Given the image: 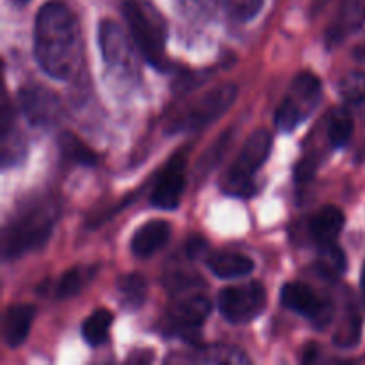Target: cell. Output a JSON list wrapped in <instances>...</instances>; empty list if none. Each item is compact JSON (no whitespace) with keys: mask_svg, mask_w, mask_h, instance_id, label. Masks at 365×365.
Masks as SVG:
<instances>
[{"mask_svg":"<svg viewBox=\"0 0 365 365\" xmlns=\"http://www.w3.org/2000/svg\"><path fill=\"white\" fill-rule=\"evenodd\" d=\"M271 145H273V138L266 128H259L250 134L223 178V191L227 195L252 196L255 192L253 177L269 157Z\"/></svg>","mask_w":365,"mask_h":365,"instance_id":"obj_4","label":"cell"},{"mask_svg":"<svg viewBox=\"0 0 365 365\" xmlns=\"http://www.w3.org/2000/svg\"><path fill=\"white\" fill-rule=\"evenodd\" d=\"M207 266L216 277L223 280L248 277L255 269V262L250 257L235 252H216L207 257Z\"/></svg>","mask_w":365,"mask_h":365,"instance_id":"obj_18","label":"cell"},{"mask_svg":"<svg viewBox=\"0 0 365 365\" xmlns=\"http://www.w3.org/2000/svg\"><path fill=\"white\" fill-rule=\"evenodd\" d=\"M98 45L102 59L110 73L123 82H135L139 77L130 38L120 24L103 20L98 27Z\"/></svg>","mask_w":365,"mask_h":365,"instance_id":"obj_6","label":"cell"},{"mask_svg":"<svg viewBox=\"0 0 365 365\" xmlns=\"http://www.w3.org/2000/svg\"><path fill=\"white\" fill-rule=\"evenodd\" d=\"M344 98L351 103H360L365 100V75L353 73L342 84Z\"/></svg>","mask_w":365,"mask_h":365,"instance_id":"obj_29","label":"cell"},{"mask_svg":"<svg viewBox=\"0 0 365 365\" xmlns=\"http://www.w3.org/2000/svg\"><path fill=\"white\" fill-rule=\"evenodd\" d=\"M227 11L239 21H248L255 18L264 7V0H223Z\"/></svg>","mask_w":365,"mask_h":365,"instance_id":"obj_27","label":"cell"},{"mask_svg":"<svg viewBox=\"0 0 365 365\" xmlns=\"http://www.w3.org/2000/svg\"><path fill=\"white\" fill-rule=\"evenodd\" d=\"M171 228L166 221L163 220H152L139 227L135 234L132 235L130 250L135 257L139 259H148V257L155 255L166 242L170 241Z\"/></svg>","mask_w":365,"mask_h":365,"instance_id":"obj_15","label":"cell"},{"mask_svg":"<svg viewBox=\"0 0 365 365\" xmlns=\"http://www.w3.org/2000/svg\"><path fill=\"white\" fill-rule=\"evenodd\" d=\"M36 310L31 305H14L7 309L4 316V341L9 348H18L27 341L31 334L32 321H34Z\"/></svg>","mask_w":365,"mask_h":365,"instance_id":"obj_17","label":"cell"},{"mask_svg":"<svg viewBox=\"0 0 365 365\" xmlns=\"http://www.w3.org/2000/svg\"><path fill=\"white\" fill-rule=\"evenodd\" d=\"M123 16L128 32L146 63L160 71L168 70L170 63L166 57V25L159 14L145 4L128 0L123 4Z\"/></svg>","mask_w":365,"mask_h":365,"instance_id":"obj_3","label":"cell"},{"mask_svg":"<svg viewBox=\"0 0 365 365\" xmlns=\"http://www.w3.org/2000/svg\"><path fill=\"white\" fill-rule=\"evenodd\" d=\"M0 152H2V166L9 168L21 163L25 157V141L16 128L13 110L7 98H4L2 118H0Z\"/></svg>","mask_w":365,"mask_h":365,"instance_id":"obj_14","label":"cell"},{"mask_svg":"<svg viewBox=\"0 0 365 365\" xmlns=\"http://www.w3.org/2000/svg\"><path fill=\"white\" fill-rule=\"evenodd\" d=\"M13 2H16V4H27L29 0H13Z\"/></svg>","mask_w":365,"mask_h":365,"instance_id":"obj_31","label":"cell"},{"mask_svg":"<svg viewBox=\"0 0 365 365\" xmlns=\"http://www.w3.org/2000/svg\"><path fill=\"white\" fill-rule=\"evenodd\" d=\"M316 271L327 280L339 278L346 271V255L337 245L319 248V257L316 262Z\"/></svg>","mask_w":365,"mask_h":365,"instance_id":"obj_25","label":"cell"},{"mask_svg":"<svg viewBox=\"0 0 365 365\" xmlns=\"http://www.w3.org/2000/svg\"><path fill=\"white\" fill-rule=\"evenodd\" d=\"M34 56L39 68L57 81H70L84 59V39L73 11L61 0L39 7L34 24Z\"/></svg>","mask_w":365,"mask_h":365,"instance_id":"obj_1","label":"cell"},{"mask_svg":"<svg viewBox=\"0 0 365 365\" xmlns=\"http://www.w3.org/2000/svg\"><path fill=\"white\" fill-rule=\"evenodd\" d=\"M187 16L195 20H207L216 11L217 0H178Z\"/></svg>","mask_w":365,"mask_h":365,"instance_id":"obj_28","label":"cell"},{"mask_svg":"<svg viewBox=\"0 0 365 365\" xmlns=\"http://www.w3.org/2000/svg\"><path fill=\"white\" fill-rule=\"evenodd\" d=\"M365 21V0H342L337 16L327 31V41L330 46L344 41L348 36L359 31Z\"/></svg>","mask_w":365,"mask_h":365,"instance_id":"obj_13","label":"cell"},{"mask_svg":"<svg viewBox=\"0 0 365 365\" xmlns=\"http://www.w3.org/2000/svg\"><path fill=\"white\" fill-rule=\"evenodd\" d=\"M118 294L127 309H139L146 299V280L138 273L125 274L118 282Z\"/></svg>","mask_w":365,"mask_h":365,"instance_id":"obj_24","label":"cell"},{"mask_svg":"<svg viewBox=\"0 0 365 365\" xmlns=\"http://www.w3.org/2000/svg\"><path fill=\"white\" fill-rule=\"evenodd\" d=\"M59 150L64 159L73 164H81V166H95L96 160H98L96 153L71 132L61 134Z\"/></svg>","mask_w":365,"mask_h":365,"instance_id":"obj_22","label":"cell"},{"mask_svg":"<svg viewBox=\"0 0 365 365\" xmlns=\"http://www.w3.org/2000/svg\"><path fill=\"white\" fill-rule=\"evenodd\" d=\"M362 289L365 292V264H364V269H362Z\"/></svg>","mask_w":365,"mask_h":365,"instance_id":"obj_30","label":"cell"},{"mask_svg":"<svg viewBox=\"0 0 365 365\" xmlns=\"http://www.w3.org/2000/svg\"><path fill=\"white\" fill-rule=\"evenodd\" d=\"M237 96V86L221 84L207 91L187 107L184 114L173 123V132H191L207 127L209 123L223 116Z\"/></svg>","mask_w":365,"mask_h":365,"instance_id":"obj_7","label":"cell"},{"mask_svg":"<svg viewBox=\"0 0 365 365\" xmlns=\"http://www.w3.org/2000/svg\"><path fill=\"white\" fill-rule=\"evenodd\" d=\"M360 328H362L360 316L355 307H351L344 316V319H342V323L339 324L337 331H335V344L339 348H353V346H356L360 341Z\"/></svg>","mask_w":365,"mask_h":365,"instance_id":"obj_26","label":"cell"},{"mask_svg":"<svg viewBox=\"0 0 365 365\" xmlns=\"http://www.w3.org/2000/svg\"><path fill=\"white\" fill-rule=\"evenodd\" d=\"M353 130H355V123H353V116L349 114L348 109H335L328 118V141L334 148H342L351 139Z\"/></svg>","mask_w":365,"mask_h":365,"instance_id":"obj_23","label":"cell"},{"mask_svg":"<svg viewBox=\"0 0 365 365\" xmlns=\"http://www.w3.org/2000/svg\"><path fill=\"white\" fill-rule=\"evenodd\" d=\"M173 362H200V364H248L250 359L245 351L232 346H205L192 351V355L173 356Z\"/></svg>","mask_w":365,"mask_h":365,"instance_id":"obj_19","label":"cell"},{"mask_svg":"<svg viewBox=\"0 0 365 365\" xmlns=\"http://www.w3.org/2000/svg\"><path fill=\"white\" fill-rule=\"evenodd\" d=\"M57 214L59 210L56 202L50 198L31 202L27 207L18 210L4 227V260L20 259L27 253L43 248L52 235Z\"/></svg>","mask_w":365,"mask_h":365,"instance_id":"obj_2","label":"cell"},{"mask_svg":"<svg viewBox=\"0 0 365 365\" xmlns=\"http://www.w3.org/2000/svg\"><path fill=\"white\" fill-rule=\"evenodd\" d=\"M184 157L177 155L170 160L163 173L157 178L155 189H153L150 202L153 207L163 210L177 209L180 203L182 192L185 189V175H184Z\"/></svg>","mask_w":365,"mask_h":365,"instance_id":"obj_12","label":"cell"},{"mask_svg":"<svg viewBox=\"0 0 365 365\" xmlns=\"http://www.w3.org/2000/svg\"><path fill=\"white\" fill-rule=\"evenodd\" d=\"M282 305L292 312L309 319L316 328L323 330L334 317V305L328 298L317 294L310 285L303 282H291L282 287Z\"/></svg>","mask_w":365,"mask_h":365,"instance_id":"obj_10","label":"cell"},{"mask_svg":"<svg viewBox=\"0 0 365 365\" xmlns=\"http://www.w3.org/2000/svg\"><path fill=\"white\" fill-rule=\"evenodd\" d=\"M96 274V267L89 266H81V267H71L66 273H63L59 277L56 284V298L66 299L71 296L78 294L89 282L93 280V277Z\"/></svg>","mask_w":365,"mask_h":365,"instance_id":"obj_20","label":"cell"},{"mask_svg":"<svg viewBox=\"0 0 365 365\" xmlns=\"http://www.w3.org/2000/svg\"><path fill=\"white\" fill-rule=\"evenodd\" d=\"M266 303V287L260 282H248L223 289L217 298V309L228 323L246 324L264 312Z\"/></svg>","mask_w":365,"mask_h":365,"instance_id":"obj_8","label":"cell"},{"mask_svg":"<svg viewBox=\"0 0 365 365\" xmlns=\"http://www.w3.org/2000/svg\"><path fill=\"white\" fill-rule=\"evenodd\" d=\"M18 103L24 116L34 127H52L63 116L59 96L45 86L32 84L21 88L18 91Z\"/></svg>","mask_w":365,"mask_h":365,"instance_id":"obj_11","label":"cell"},{"mask_svg":"<svg viewBox=\"0 0 365 365\" xmlns=\"http://www.w3.org/2000/svg\"><path fill=\"white\" fill-rule=\"evenodd\" d=\"M321 82L312 71H302L294 77L289 93L278 106L274 123L282 132H292L307 120L321 100Z\"/></svg>","mask_w":365,"mask_h":365,"instance_id":"obj_5","label":"cell"},{"mask_svg":"<svg viewBox=\"0 0 365 365\" xmlns=\"http://www.w3.org/2000/svg\"><path fill=\"white\" fill-rule=\"evenodd\" d=\"M210 310L212 303L203 294L184 296L166 310L160 327L171 337H192L210 316Z\"/></svg>","mask_w":365,"mask_h":365,"instance_id":"obj_9","label":"cell"},{"mask_svg":"<svg viewBox=\"0 0 365 365\" xmlns=\"http://www.w3.org/2000/svg\"><path fill=\"white\" fill-rule=\"evenodd\" d=\"M342 227H344V214H342V210L337 209L335 205H327L310 220L309 232L312 241L319 248H327V246L335 245Z\"/></svg>","mask_w":365,"mask_h":365,"instance_id":"obj_16","label":"cell"},{"mask_svg":"<svg viewBox=\"0 0 365 365\" xmlns=\"http://www.w3.org/2000/svg\"><path fill=\"white\" fill-rule=\"evenodd\" d=\"M110 327H113V312L107 309H98L82 323V337L89 346L96 348L107 341Z\"/></svg>","mask_w":365,"mask_h":365,"instance_id":"obj_21","label":"cell"}]
</instances>
